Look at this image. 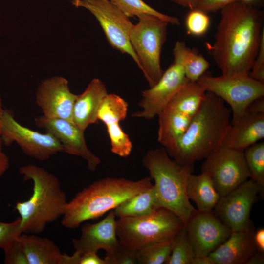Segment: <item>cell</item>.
<instances>
[{"mask_svg": "<svg viewBox=\"0 0 264 264\" xmlns=\"http://www.w3.org/2000/svg\"><path fill=\"white\" fill-rule=\"evenodd\" d=\"M249 227L232 231L228 239L208 256L212 264H245L257 251Z\"/></svg>", "mask_w": 264, "mask_h": 264, "instance_id": "cell-18", "label": "cell"}, {"mask_svg": "<svg viewBox=\"0 0 264 264\" xmlns=\"http://www.w3.org/2000/svg\"><path fill=\"white\" fill-rule=\"evenodd\" d=\"M244 158L250 178L264 189V142H257L245 149Z\"/></svg>", "mask_w": 264, "mask_h": 264, "instance_id": "cell-30", "label": "cell"}, {"mask_svg": "<svg viewBox=\"0 0 264 264\" xmlns=\"http://www.w3.org/2000/svg\"><path fill=\"white\" fill-rule=\"evenodd\" d=\"M184 226L176 214L160 207L145 215L119 218L116 232L122 243L137 251L148 245L172 240Z\"/></svg>", "mask_w": 264, "mask_h": 264, "instance_id": "cell-6", "label": "cell"}, {"mask_svg": "<svg viewBox=\"0 0 264 264\" xmlns=\"http://www.w3.org/2000/svg\"><path fill=\"white\" fill-rule=\"evenodd\" d=\"M3 110V109H2V101H1V98L0 97V151H1V142H2V138H1V136L0 134V118H1V116Z\"/></svg>", "mask_w": 264, "mask_h": 264, "instance_id": "cell-47", "label": "cell"}, {"mask_svg": "<svg viewBox=\"0 0 264 264\" xmlns=\"http://www.w3.org/2000/svg\"><path fill=\"white\" fill-rule=\"evenodd\" d=\"M108 94L105 84L94 78L81 94L77 95L72 115V122L85 131L91 124L98 123V112Z\"/></svg>", "mask_w": 264, "mask_h": 264, "instance_id": "cell-20", "label": "cell"}, {"mask_svg": "<svg viewBox=\"0 0 264 264\" xmlns=\"http://www.w3.org/2000/svg\"><path fill=\"white\" fill-rule=\"evenodd\" d=\"M195 257L184 226L172 239L171 254L165 264H192Z\"/></svg>", "mask_w": 264, "mask_h": 264, "instance_id": "cell-29", "label": "cell"}, {"mask_svg": "<svg viewBox=\"0 0 264 264\" xmlns=\"http://www.w3.org/2000/svg\"><path fill=\"white\" fill-rule=\"evenodd\" d=\"M206 92L198 82H189L175 94L165 107L193 117L200 108Z\"/></svg>", "mask_w": 264, "mask_h": 264, "instance_id": "cell-24", "label": "cell"}, {"mask_svg": "<svg viewBox=\"0 0 264 264\" xmlns=\"http://www.w3.org/2000/svg\"><path fill=\"white\" fill-rule=\"evenodd\" d=\"M264 137V114L246 112L231 123L222 144L244 151Z\"/></svg>", "mask_w": 264, "mask_h": 264, "instance_id": "cell-19", "label": "cell"}, {"mask_svg": "<svg viewBox=\"0 0 264 264\" xmlns=\"http://www.w3.org/2000/svg\"><path fill=\"white\" fill-rule=\"evenodd\" d=\"M0 134L5 142H16L25 154L39 161L64 152L62 145L52 134L41 133L22 125L8 110L3 109L1 116Z\"/></svg>", "mask_w": 264, "mask_h": 264, "instance_id": "cell-11", "label": "cell"}, {"mask_svg": "<svg viewBox=\"0 0 264 264\" xmlns=\"http://www.w3.org/2000/svg\"><path fill=\"white\" fill-rule=\"evenodd\" d=\"M128 17H137L138 18L151 15L156 17L169 24L179 25L180 21L174 16L162 13L146 4L142 0H110Z\"/></svg>", "mask_w": 264, "mask_h": 264, "instance_id": "cell-28", "label": "cell"}, {"mask_svg": "<svg viewBox=\"0 0 264 264\" xmlns=\"http://www.w3.org/2000/svg\"><path fill=\"white\" fill-rule=\"evenodd\" d=\"M78 264H106L104 259L100 258L97 253L88 252L80 255Z\"/></svg>", "mask_w": 264, "mask_h": 264, "instance_id": "cell-39", "label": "cell"}, {"mask_svg": "<svg viewBox=\"0 0 264 264\" xmlns=\"http://www.w3.org/2000/svg\"><path fill=\"white\" fill-rule=\"evenodd\" d=\"M238 1L245 5L261 9L264 4V0H238Z\"/></svg>", "mask_w": 264, "mask_h": 264, "instance_id": "cell-45", "label": "cell"}, {"mask_svg": "<svg viewBox=\"0 0 264 264\" xmlns=\"http://www.w3.org/2000/svg\"><path fill=\"white\" fill-rule=\"evenodd\" d=\"M263 253L257 252L247 261L245 264H262L264 263Z\"/></svg>", "mask_w": 264, "mask_h": 264, "instance_id": "cell-44", "label": "cell"}, {"mask_svg": "<svg viewBox=\"0 0 264 264\" xmlns=\"http://www.w3.org/2000/svg\"><path fill=\"white\" fill-rule=\"evenodd\" d=\"M231 110L214 94L206 91L198 112L176 143L166 150L181 164L204 159L220 146L231 124Z\"/></svg>", "mask_w": 264, "mask_h": 264, "instance_id": "cell-2", "label": "cell"}, {"mask_svg": "<svg viewBox=\"0 0 264 264\" xmlns=\"http://www.w3.org/2000/svg\"><path fill=\"white\" fill-rule=\"evenodd\" d=\"M116 216L113 210L102 220L95 223L82 226L81 235L72 239L75 251L80 255L88 252H106L113 248L119 239L116 232Z\"/></svg>", "mask_w": 264, "mask_h": 264, "instance_id": "cell-17", "label": "cell"}, {"mask_svg": "<svg viewBox=\"0 0 264 264\" xmlns=\"http://www.w3.org/2000/svg\"><path fill=\"white\" fill-rule=\"evenodd\" d=\"M247 112L264 114V96L252 102L248 106Z\"/></svg>", "mask_w": 264, "mask_h": 264, "instance_id": "cell-40", "label": "cell"}, {"mask_svg": "<svg viewBox=\"0 0 264 264\" xmlns=\"http://www.w3.org/2000/svg\"><path fill=\"white\" fill-rule=\"evenodd\" d=\"M171 1L190 10L197 8L202 0H170Z\"/></svg>", "mask_w": 264, "mask_h": 264, "instance_id": "cell-42", "label": "cell"}, {"mask_svg": "<svg viewBox=\"0 0 264 264\" xmlns=\"http://www.w3.org/2000/svg\"><path fill=\"white\" fill-rule=\"evenodd\" d=\"M206 90L226 102L232 113L231 123L241 118L254 100L264 96V83L248 75L214 77L202 75L197 81Z\"/></svg>", "mask_w": 264, "mask_h": 264, "instance_id": "cell-8", "label": "cell"}, {"mask_svg": "<svg viewBox=\"0 0 264 264\" xmlns=\"http://www.w3.org/2000/svg\"><path fill=\"white\" fill-rule=\"evenodd\" d=\"M160 208L153 186L127 199L113 210L116 217H134L149 214Z\"/></svg>", "mask_w": 264, "mask_h": 264, "instance_id": "cell-26", "label": "cell"}, {"mask_svg": "<svg viewBox=\"0 0 264 264\" xmlns=\"http://www.w3.org/2000/svg\"><path fill=\"white\" fill-rule=\"evenodd\" d=\"M192 264H212L208 256L196 257L194 258Z\"/></svg>", "mask_w": 264, "mask_h": 264, "instance_id": "cell-46", "label": "cell"}, {"mask_svg": "<svg viewBox=\"0 0 264 264\" xmlns=\"http://www.w3.org/2000/svg\"><path fill=\"white\" fill-rule=\"evenodd\" d=\"M157 116V140L166 150L176 143L187 129L193 118L167 107H165Z\"/></svg>", "mask_w": 264, "mask_h": 264, "instance_id": "cell-22", "label": "cell"}, {"mask_svg": "<svg viewBox=\"0 0 264 264\" xmlns=\"http://www.w3.org/2000/svg\"><path fill=\"white\" fill-rule=\"evenodd\" d=\"M20 225V217L11 222L0 221V248L5 249L22 233Z\"/></svg>", "mask_w": 264, "mask_h": 264, "instance_id": "cell-35", "label": "cell"}, {"mask_svg": "<svg viewBox=\"0 0 264 264\" xmlns=\"http://www.w3.org/2000/svg\"><path fill=\"white\" fill-rule=\"evenodd\" d=\"M18 240L28 264H63L64 253L49 239L22 233Z\"/></svg>", "mask_w": 264, "mask_h": 264, "instance_id": "cell-21", "label": "cell"}, {"mask_svg": "<svg viewBox=\"0 0 264 264\" xmlns=\"http://www.w3.org/2000/svg\"><path fill=\"white\" fill-rule=\"evenodd\" d=\"M187 34L194 36H201L209 29L210 18L208 13L198 8L191 9L185 20Z\"/></svg>", "mask_w": 264, "mask_h": 264, "instance_id": "cell-33", "label": "cell"}, {"mask_svg": "<svg viewBox=\"0 0 264 264\" xmlns=\"http://www.w3.org/2000/svg\"><path fill=\"white\" fill-rule=\"evenodd\" d=\"M186 193L189 199L195 203L197 210L211 212L218 202L220 196L207 174H190L186 185Z\"/></svg>", "mask_w": 264, "mask_h": 264, "instance_id": "cell-23", "label": "cell"}, {"mask_svg": "<svg viewBox=\"0 0 264 264\" xmlns=\"http://www.w3.org/2000/svg\"><path fill=\"white\" fill-rule=\"evenodd\" d=\"M204 159L201 172L210 177L220 197L250 178L243 151L222 144Z\"/></svg>", "mask_w": 264, "mask_h": 264, "instance_id": "cell-10", "label": "cell"}, {"mask_svg": "<svg viewBox=\"0 0 264 264\" xmlns=\"http://www.w3.org/2000/svg\"><path fill=\"white\" fill-rule=\"evenodd\" d=\"M106 264H137V251L125 245L119 240L115 246L106 252Z\"/></svg>", "mask_w": 264, "mask_h": 264, "instance_id": "cell-34", "label": "cell"}, {"mask_svg": "<svg viewBox=\"0 0 264 264\" xmlns=\"http://www.w3.org/2000/svg\"><path fill=\"white\" fill-rule=\"evenodd\" d=\"M238 0H202L197 8L207 13L216 12Z\"/></svg>", "mask_w": 264, "mask_h": 264, "instance_id": "cell-38", "label": "cell"}, {"mask_svg": "<svg viewBox=\"0 0 264 264\" xmlns=\"http://www.w3.org/2000/svg\"><path fill=\"white\" fill-rule=\"evenodd\" d=\"M220 15L214 42L207 48L222 75H248L264 29V11L237 1Z\"/></svg>", "mask_w": 264, "mask_h": 264, "instance_id": "cell-1", "label": "cell"}, {"mask_svg": "<svg viewBox=\"0 0 264 264\" xmlns=\"http://www.w3.org/2000/svg\"><path fill=\"white\" fill-rule=\"evenodd\" d=\"M77 96L71 91L66 79L56 76L41 81L37 89L36 102L43 115L72 122V110Z\"/></svg>", "mask_w": 264, "mask_h": 264, "instance_id": "cell-16", "label": "cell"}, {"mask_svg": "<svg viewBox=\"0 0 264 264\" xmlns=\"http://www.w3.org/2000/svg\"><path fill=\"white\" fill-rule=\"evenodd\" d=\"M133 24L130 42L149 87L160 79L164 71L161 66V54L166 40L169 23L156 17L145 15Z\"/></svg>", "mask_w": 264, "mask_h": 264, "instance_id": "cell-7", "label": "cell"}, {"mask_svg": "<svg viewBox=\"0 0 264 264\" xmlns=\"http://www.w3.org/2000/svg\"><path fill=\"white\" fill-rule=\"evenodd\" d=\"M19 172L33 184L30 198L15 207L20 215L22 233H41L47 224L62 216L67 202L66 194L57 177L41 167L27 164L20 167Z\"/></svg>", "mask_w": 264, "mask_h": 264, "instance_id": "cell-4", "label": "cell"}, {"mask_svg": "<svg viewBox=\"0 0 264 264\" xmlns=\"http://www.w3.org/2000/svg\"><path fill=\"white\" fill-rule=\"evenodd\" d=\"M264 190L251 179L220 197L212 211L232 231L245 229L250 225V214L258 194Z\"/></svg>", "mask_w": 264, "mask_h": 264, "instance_id": "cell-12", "label": "cell"}, {"mask_svg": "<svg viewBox=\"0 0 264 264\" xmlns=\"http://www.w3.org/2000/svg\"><path fill=\"white\" fill-rule=\"evenodd\" d=\"M187 234L196 257H206L225 242L232 231L213 211L196 209L185 225Z\"/></svg>", "mask_w": 264, "mask_h": 264, "instance_id": "cell-14", "label": "cell"}, {"mask_svg": "<svg viewBox=\"0 0 264 264\" xmlns=\"http://www.w3.org/2000/svg\"><path fill=\"white\" fill-rule=\"evenodd\" d=\"M76 7L88 10L99 22L110 44L133 60L137 66L139 62L130 42L133 24L110 0H72Z\"/></svg>", "mask_w": 264, "mask_h": 264, "instance_id": "cell-9", "label": "cell"}, {"mask_svg": "<svg viewBox=\"0 0 264 264\" xmlns=\"http://www.w3.org/2000/svg\"><path fill=\"white\" fill-rule=\"evenodd\" d=\"M128 110L127 102L120 96L108 93L103 99L98 112V119L106 126L124 120Z\"/></svg>", "mask_w": 264, "mask_h": 264, "instance_id": "cell-27", "label": "cell"}, {"mask_svg": "<svg viewBox=\"0 0 264 264\" xmlns=\"http://www.w3.org/2000/svg\"><path fill=\"white\" fill-rule=\"evenodd\" d=\"M9 166V160L7 155L0 151V176L7 171Z\"/></svg>", "mask_w": 264, "mask_h": 264, "instance_id": "cell-43", "label": "cell"}, {"mask_svg": "<svg viewBox=\"0 0 264 264\" xmlns=\"http://www.w3.org/2000/svg\"><path fill=\"white\" fill-rule=\"evenodd\" d=\"M189 82L180 63L174 59L158 81L142 91L138 104L142 109L133 113L132 116L151 119L157 116L175 94Z\"/></svg>", "mask_w": 264, "mask_h": 264, "instance_id": "cell-13", "label": "cell"}, {"mask_svg": "<svg viewBox=\"0 0 264 264\" xmlns=\"http://www.w3.org/2000/svg\"><path fill=\"white\" fill-rule=\"evenodd\" d=\"M18 238L3 249L4 264H28L25 254L19 243Z\"/></svg>", "mask_w": 264, "mask_h": 264, "instance_id": "cell-36", "label": "cell"}, {"mask_svg": "<svg viewBox=\"0 0 264 264\" xmlns=\"http://www.w3.org/2000/svg\"><path fill=\"white\" fill-rule=\"evenodd\" d=\"M142 162L154 180L159 207L174 213L185 226L196 210L186 193L187 179L194 164H181L172 159L164 147L149 151Z\"/></svg>", "mask_w": 264, "mask_h": 264, "instance_id": "cell-5", "label": "cell"}, {"mask_svg": "<svg viewBox=\"0 0 264 264\" xmlns=\"http://www.w3.org/2000/svg\"><path fill=\"white\" fill-rule=\"evenodd\" d=\"M248 75L251 78L264 83V29L262 32L257 54Z\"/></svg>", "mask_w": 264, "mask_h": 264, "instance_id": "cell-37", "label": "cell"}, {"mask_svg": "<svg viewBox=\"0 0 264 264\" xmlns=\"http://www.w3.org/2000/svg\"><path fill=\"white\" fill-rule=\"evenodd\" d=\"M254 242L257 251L263 253L264 252V229L261 228L254 233Z\"/></svg>", "mask_w": 264, "mask_h": 264, "instance_id": "cell-41", "label": "cell"}, {"mask_svg": "<svg viewBox=\"0 0 264 264\" xmlns=\"http://www.w3.org/2000/svg\"><path fill=\"white\" fill-rule=\"evenodd\" d=\"M173 54L174 59L180 63L189 82H197L210 65L201 54L188 47L184 41H177L175 43Z\"/></svg>", "mask_w": 264, "mask_h": 264, "instance_id": "cell-25", "label": "cell"}, {"mask_svg": "<svg viewBox=\"0 0 264 264\" xmlns=\"http://www.w3.org/2000/svg\"><path fill=\"white\" fill-rule=\"evenodd\" d=\"M106 126L110 141L111 152L121 157L129 156L132 149V144L129 135L122 129L120 123Z\"/></svg>", "mask_w": 264, "mask_h": 264, "instance_id": "cell-32", "label": "cell"}, {"mask_svg": "<svg viewBox=\"0 0 264 264\" xmlns=\"http://www.w3.org/2000/svg\"><path fill=\"white\" fill-rule=\"evenodd\" d=\"M36 126L52 134L62 145L64 152L82 157L91 171L96 170L101 163L100 159L88 148L84 132L73 122L44 115L35 119Z\"/></svg>", "mask_w": 264, "mask_h": 264, "instance_id": "cell-15", "label": "cell"}, {"mask_svg": "<svg viewBox=\"0 0 264 264\" xmlns=\"http://www.w3.org/2000/svg\"><path fill=\"white\" fill-rule=\"evenodd\" d=\"M151 178L133 181L125 178L107 177L93 182L67 202L61 223L73 229L88 220L102 216L121 203L153 186Z\"/></svg>", "mask_w": 264, "mask_h": 264, "instance_id": "cell-3", "label": "cell"}, {"mask_svg": "<svg viewBox=\"0 0 264 264\" xmlns=\"http://www.w3.org/2000/svg\"><path fill=\"white\" fill-rule=\"evenodd\" d=\"M172 240L148 245L137 251L139 264H165L171 252Z\"/></svg>", "mask_w": 264, "mask_h": 264, "instance_id": "cell-31", "label": "cell"}]
</instances>
